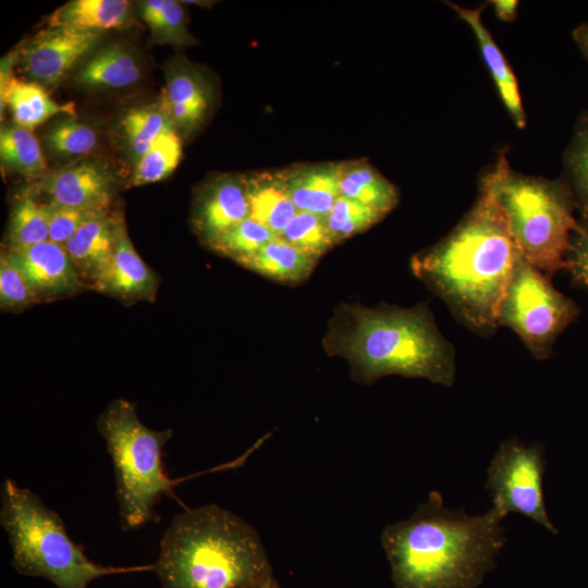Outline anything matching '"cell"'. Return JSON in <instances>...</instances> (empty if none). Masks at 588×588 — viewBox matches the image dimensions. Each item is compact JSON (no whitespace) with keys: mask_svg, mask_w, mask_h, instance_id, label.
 I'll list each match as a JSON object with an SVG mask.
<instances>
[{"mask_svg":"<svg viewBox=\"0 0 588 588\" xmlns=\"http://www.w3.org/2000/svg\"><path fill=\"white\" fill-rule=\"evenodd\" d=\"M245 175L226 174L212 179L197 193L192 225L208 247L232 226L249 218Z\"/></svg>","mask_w":588,"mask_h":588,"instance_id":"11","label":"cell"},{"mask_svg":"<svg viewBox=\"0 0 588 588\" xmlns=\"http://www.w3.org/2000/svg\"><path fill=\"white\" fill-rule=\"evenodd\" d=\"M4 252L24 274L39 303L68 297L88 289L64 246L46 241L24 249Z\"/></svg>","mask_w":588,"mask_h":588,"instance_id":"12","label":"cell"},{"mask_svg":"<svg viewBox=\"0 0 588 588\" xmlns=\"http://www.w3.org/2000/svg\"><path fill=\"white\" fill-rule=\"evenodd\" d=\"M494 509L468 515L444 505L440 492L407 518L385 526L381 543L395 588H476L506 543Z\"/></svg>","mask_w":588,"mask_h":588,"instance_id":"2","label":"cell"},{"mask_svg":"<svg viewBox=\"0 0 588 588\" xmlns=\"http://www.w3.org/2000/svg\"><path fill=\"white\" fill-rule=\"evenodd\" d=\"M519 252L506 218L480 183L473 207L433 246L411 259V269L469 330L492 335Z\"/></svg>","mask_w":588,"mask_h":588,"instance_id":"1","label":"cell"},{"mask_svg":"<svg viewBox=\"0 0 588 588\" xmlns=\"http://www.w3.org/2000/svg\"><path fill=\"white\" fill-rule=\"evenodd\" d=\"M131 16V3L125 0H73L51 14L49 25L100 33L125 27Z\"/></svg>","mask_w":588,"mask_h":588,"instance_id":"21","label":"cell"},{"mask_svg":"<svg viewBox=\"0 0 588 588\" xmlns=\"http://www.w3.org/2000/svg\"><path fill=\"white\" fill-rule=\"evenodd\" d=\"M546 466L542 444L509 439L499 445L489 464L485 489L492 498V507L504 518L517 513L558 535L543 498Z\"/></svg>","mask_w":588,"mask_h":588,"instance_id":"9","label":"cell"},{"mask_svg":"<svg viewBox=\"0 0 588 588\" xmlns=\"http://www.w3.org/2000/svg\"><path fill=\"white\" fill-rule=\"evenodd\" d=\"M1 99L9 106L15 124L28 130L56 114L75 112L72 102H56L45 88L35 82H23L11 76L1 83Z\"/></svg>","mask_w":588,"mask_h":588,"instance_id":"23","label":"cell"},{"mask_svg":"<svg viewBox=\"0 0 588 588\" xmlns=\"http://www.w3.org/2000/svg\"><path fill=\"white\" fill-rule=\"evenodd\" d=\"M158 286V275L134 248L124 219L119 216L113 255L93 290L131 304L139 301L152 302Z\"/></svg>","mask_w":588,"mask_h":588,"instance_id":"13","label":"cell"},{"mask_svg":"<svg viewBox=\"0 0 588 588\" xmlns=\"http://www.w3.org/2000/svg\"><path fill=\"white\" fill-rule=\"evenodd\" d=\"M139 5L140 15L156 41L174 46L196 44V38L187 29L186 14L181 2L146 0Z\"/></svg>","mask_w":588,"mask_h":588,"instance_id":"27","label":"cell"},{"mask_svg":"<svg viewBox=\"0 0 588 588\" xmlns=\"http://www.w3.org/2000/svg\"><path fill=\"white\" fill-rule=\"evenodd\" d=\"M282 171L297 211L327 216L341 196L340 163L297 164Z\"/></svg>","mask_w":588,"mask_h":588,"instance_id":"16","label":"cell"},{"mask_svg":"<svg viewBox=\"0 0 588 588\" xmlns=\"http://www.w3.org/2000/svg\"><path fill=\"white\" fill-rule=\"evenodd\" d=\"M2 164L28 177H37L46 171V160L40 145L30 130L19 125H5L0 133Z\"/></svg>","mask_w":588,"mask_h":588,"instance_id":"26","label":"cell"},{"mask_svg":"<svg viewBox=\"0 0 588 588\" xmlns=\"http://www.w3.org/2000/svg\"><path fill=\"white\" fill-rule=\"evenodd\" d=\"M573 38L583 57L588 60V22L579 24L573 30Z\"/></svg>","mask_w":588,"mask_h":588,"instance_id":"39","label":"cell"},{"mask_svg":"<svg viewBox=\"0 0 588 588\" xmlns=\"http://www.w3.org/2000/svg\"><path fill=\"white\" fill-rule=\"evenodd\" d=\"M481 184L502 209L525 259L549 278L565 269L571 238L583 228L566 182L520 174L502 151Z\"/></svg>","mask_w":588,"mask_h":588,"instance_id":"6","label":"cell"},{"mask_svg":"<svg viewBox=\"0 0 588 588\" xmlns=\"http://www.w3.org/2000/svg\"><path fill=\"white\" fill-rule=\"evenodd\" d=\"M160 103L188 108L206 117L211 103V88L205 74L188 62L171 64Z\"/></svg>","mask_w":588,"mask_h":588,"instance_id":"24","label":"cell"},{"mask_svg":"<svg viewBox=\"0 0 588 588\" xmlns=\"http://www.w3.org/2000/svg\"><path fill=\"white\" fill-rule=\"evenodd\" d=\"M49 241L47 203L35 193H21L12 205L8 230V249H24Z\"/></svg>","mask_w":588,"mask_h":588,"instance_id":"25","label":"cell"},{"mask_svg":"<svg viewBox=\"0 0 588 588\" xmlns=\"http://www.w3.org/2000/svg\"><path fill=\"white\" fill-rule=\"evenodd\" d=\"M578 314L576 303L520 254L501 301L499 324L514 331L535 358L546 359Z\"/></svg>","mask_w":588,"mask_h":588,"instance_id":"8","label":"cell"},{"mask_svg":"<svg viewBox=\"0 0 588 588\" xmlns=\"http://www.w3.org/2000/svg\"><path fill=\"white\" fill-rule=\"evenodd\" d=\"M385 215L359 201L340 196L326 216L334 244L362 233L383 219Z\"/></svg>","mask_w":588,"mask_h":588,"instance_id":"33","label":"cell"},{"mask_svg":"<svg viewBox=\"0 0 588 588\" xmlns=\"http://www.w3.org/2000/svg\"><path fill=\"white\" fill-rule=\"evenodd\" d=\"M100 33L50 26L22 49V66L35 83L54 85L91 50Z\"/></svg>","mask_w":588,"mask_h":588,"instance_id":"10","label":"cell"},{"mask_svg":"<svg viewBox=\"0 0 588 588\" xmlns=\"http://www.w3.org/2000/svg\"><path fill=\"white\" fill-rule=\"evenodd\" d=\"M42 191L49 203L88 211L109 210L114 181L95 162H81L46 176Z\"/></svg>","mask_w":588,"mask_h":588,"instance_id":"14","label":"cell"},{"mask_svg":"<svg viewBox=\"0 0 588 588\" xmlns=\"http://www.w3.org/2000/svg\"><path fill=\"white\" fill-rule=\"evenodd\" d=\"M49 147L63 156H82L97 145V134L89 125L75 120H63L52 125L46 133Z\"/></svg>","mask_w":588,"mask_h":588,"instance_id":"34","label":"cell"},{"mask_svg":"<svg viewBox=\"0 0 588 588\" xmlns=\"http://www.w3.org/2000/svg\"><path fill=\"white\" fill-rule=\"evenodd\" d=\"M96 426L112 461L122 530L158 523L156 506L163 495L187 509L174 492L180 480L169 477L163 465V448L172 429L148 428L139 420L136 404L124 399L111 401Z\"/></svg>","mask_w":588,"mask_h":588,"instance_id":"7","label":"cell"},{"mask_svg":"<svg viewBox=\"0 0 588 588\" xmlns=\"http://www.w3.org/2000/svg\"><path fill=\"white\" fill-rule=\"evenodd\" d=\"M449 5L471 27L479 44L481 56L491 73L506 110L515 125L524 128L526 125V114L522 105L517 79L505 57L481 21V13L485 5L477 9H466L455 3H449Z\"/></svg>","mask_w":588,"mask_h":588,"instance_id":"17","label":"cell"},{"mask_svg":"<svg viewBox=\"0 0 588 588\" xmlns=\"http://www.w3.org/2000/svg\"><path fill=\"white\" fill-rule=\"evenodd\" d=\"M317 261L278 236L241 266L272 281L296 285L309 278Z\"/></svg>","mask_w":588,"mask_h":588,"instance_id":"19","label":"cell"},{"mask_svg":"<svg viewBox=\"0 0 588 588\" xmlns=\"http://www.w3.org/2000/svg\"><path fill=\"white\" fill-rule=\"evenodd\" d=\"M122 126L127 146L136 161L164 131L173 127L160 103L131 109L124 115Z\"/></svg>","mask_w":588,"mask_h":588,"instance_id":"30","label":"cell"},{"mask_svg":"<svg viewBox=\"0 0 588 588\" xmlns=\"http://www.w3.org/2000/svg\"><path fill=\"white\" fill-rule=\"evenodd\" d=\"M564 164L575 207L588 223V111L577 119Z\"/></svg>","mask_w":588,"mask_h":588,"instance_id":"28","label":"cell"},{"mask_svg":"<svg viewBox=\"0 0 588 588\" xmlns=\"http://www.w3.org/2000/svg\"><path fill=\"white\" fill-rule=\"evenodd\" d=\"M322 345L328 355L348 363L359 383L392 375L446 388L455 380L454 346L438 329L428 303L411 308L341 304L328 322Z\"/></svg>","mask_w":588,"mask_h":588,"instance_id":"3","label":"cell"},{"mask_svg":"<svg viewBox=\"0 0 588 588\" xmlns=\"http://www.w3.org/2000/svg\"><path fill=\"white\" fill-rule=\"evenodd\" d=\"M142 72L136 57L126 47L112 45L94 53L78 70V84L96 88H125L136 84Z\"/></svg>","mask_w":588,"mask_h":588,"instance_id":"22","label":"cell"},{"mask_svg":"<svg viewBox=\"0 0 588 588\" xmlns=\"http://www.w3.org/2000/svg\"><path fill=\"white\" fill-rule=\"evenodd\" d=\"M495 14L499 19L502 21L511 22L515 19L516 15V9H517V1H492Z\"/></svg>","mask_w":588,"mask_h":588,"instance_id":"38","label":"cell"},{"mask_svg":"<svg viewBox=\"0 0 588 588\" xmlns=\"http://www.w3.org/2000/svg\"><path fill=\"white\" fill-rule=\"evenodd\" d=\"M119 216L93 211L64 246L82 281L93 289L109 265L118 235Z\"/></svg>","mask_w":588,"mask_h":588,"instance_id":"15","label":"cell"},{"mask_svg":"<svg viewBox=\"0 0 588 588\" xmlns=\"http://www.w3.org/2000/svg\"><path fill=\"white\" fill-rule=\"evenodd\" d=\"M160 540L161 588H246L272 574L257 530L217 504L184 509Z\"/></svg>","mask_w":588,"mask_h":588,"instance_id":"4","label":"cell"},{"mask_svg":"<svg viewBox=\"0 0 588 588\" xmlns=\"http://www.w3.org/2000/svg\"><path fill=\"white\" fill-rule=\"evenodd\" d=\"M249 218L280 236L297 213L291 200L282 170L245 175Z\"/></svg>","mask_w":588,"mask_h":588,"instance_id":"18","label":"cell"},{"mask_svg":"<svg viewBox=\"0 0 588 588\" xmlns=\"http://www.w3.org/2000/svg\"><path fill=\"white\" fill-rule=\"evenodd\" d=\"M565 269L573 281L588 290V225L575 232L565 256Z\"/></svg>","mask_w":588,"mask_h":588,"instance_id":"37","label":"cell"},{"mask_svg":"<svg viewBox=\"0 0 588 588\" xmlns=\"http://www.w3.org/2000/svg\"><path fill=\"white\" fill-rule=\"evenodd\" d=\"M39 303L24 274L2 252L0 259V306L3 311H22Z\"/></svg>","mask_w":588,"mask_h":588,"instance_id":"35","label":"cell"},{"mask_svg":"<svg viewBox=\"0 0 588 588\" xmlns=\"http://www.w3.org/2000/svg\"><path fill=\"white\" fill-rule=\"evenodd\" d=\"M275 237L264 224L247 218L224 232L209 248L241 265Z\"/></svg>","mask_w":588,"mask_h":588,"instance_id":"31","label":"cell"},{"mask_svg":"<svg viewBox=\"0 0 588 588\" xmlns=\"http://www.w3.org/2000/svg\"><path fill=\"white\" fill-rule=\"evenodd\" d=\"M181 155V138L175 128L170 127L136 161L131 184L139 186L166 179L177 167Z\"/></svg>","mask_w":588,"mask_h":588,"instance_id":"29","label":"cell"},{"mask_svg":"<svg viewBox=\"0 0 588 588\" xmlns=\"http://www.w3.org/2000/svg\"><path fill=\"white\" fill-rule=\"evenodd\" d=\"M279 237L317 260L335 245L326 216L307 211H297Z\"/></svg>","mask_w":588,"mask_h":588,"instance_id":"32","label":"cell"},{"mask_svg":"<svg viewBox=\"0 0 588 588\" xmlns=\"http://www.w3.org/2000/svg\"><path fill=\"white\" fill-rule=\"evenodd\" d=\"M340 192L384 215L400 201L397 187L366 160L340 163Z\"/></svg>","mask_w":588,"mask_h":588,"instance_id":"20","label":"cell"},{"mask_svg":"<svg viewBox=\"0 0 588 588\" xmlns=\"http://www.w3.org/2000/svg\"><path fill=\"white\" fill-rule=\"evenodd\" d=\"M91 212L47 201L49 241L65 246Z\"/></svg>","mask_w":588,"mask_h":588,"instance_id":"36","label":"cell"},{"mask_svg":"<svg viewBox=\"0 0 588 588\" xmlns=\"http://www.w3.org/2000/svg\"><path fill=\"white\" fill-rule=\"evenodd\" d=\"M0 525L11 546L14 569L48 579L57 588H87L108 575L154 571V564L115 567L91 561L69 536L59 514L10 478L1 487Z\"/></svg>","mask_w":588,"mask_h":588,"instance_id":"5","label":"cell"},{"mask_svg":"<svg viewBox=\"0 0 588 588\" xmlns=\"http://www.w3.org/2000/svg\"><path fill=\"white\" fill-rule=\"evenodd\" d=\"M246 588H280V586L277 583V580L274 579L273 575L270 574V575H267V576L254 581L253 584H250Z\"/></svg>","mask_w":588,"mask_h":588,"instance_id":"40","label":"cell"}]
</instances>
